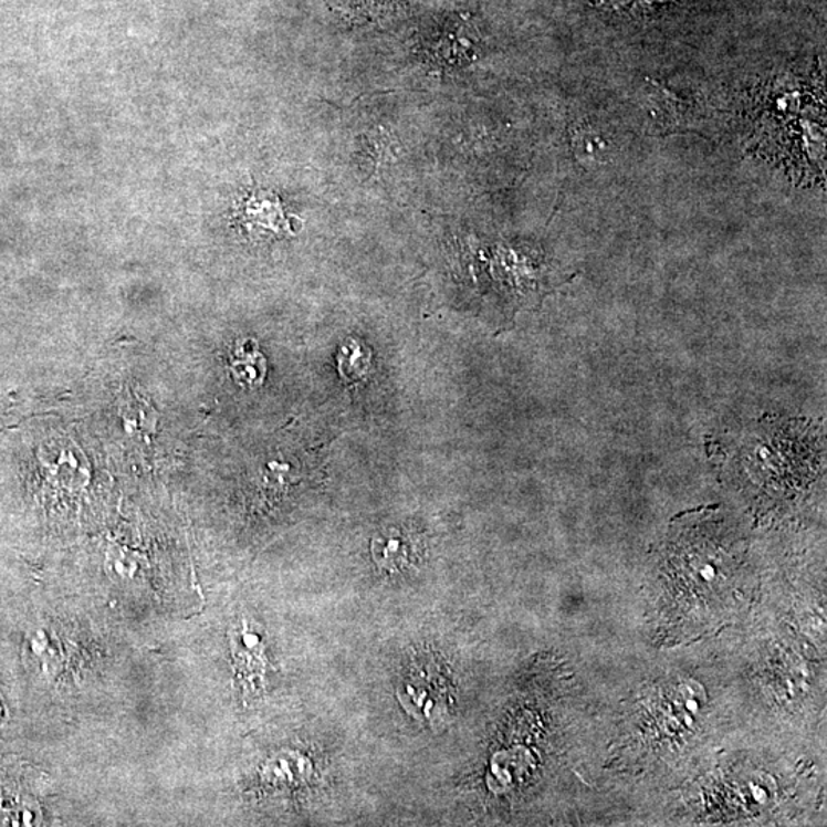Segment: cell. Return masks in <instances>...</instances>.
<instances>
[{
  "label": "cell",
  "mask_w": 827,
  "mask_h": 827,
  "mask_svg": "<svg viewBox=\"0 0 827 827\" xmlns=\"http://www.w3.org/2000/svg\"><path fill=\"white\" fill-rule=\"evenodd\" d=\"M668 566L676 595L698 599L711 611L710 603L725 598L734 583L735 558L714 528H685L671 541Z\"/></svg>",
  "instance_id": "cell-1"
},
{
  "label": "cell",
  "mask_w": 827,
  "mask_h": 827,
  "mask_svg": "<svg viewBox=\"0 0 827 827\" xmlns=\"http://www.w3.org/2000/svg\"><path fill=\"white\" fill-rule=\"evenodd\" d=\"M230 643H232L234 667H237L241 682L244 683L245 690L257 693L258 688L264 685L265 663H268L260 636L249 631V627L244 624L233 631Z\"/></svg>",
  "instance_id": "cell-2"
},
{
  "label": "cell",
  "mask_w": 827,
  "mask_h": 827,
  "mask_svg": "<svg viewBox=\"0 0 827 827\" xmlns=\"http://www.w3.org/2000/svg\"><path fill=\"white\" fill-rule=\"evenodd\" d=\"M373 555L380 567L401 570L416 558V543L404 531L388 528L374 540Z\"/></svg>",
  "instance_id": "cell-3"
},
{
  "label": "cell",
  "mask_w": 827,
  "mask_h": 827,
  "mask_svg": "<svg viewBox=\"0 0 827 827\" xmlns=\"http://www.w3.org/2000/svg\"><path fill=\"white\" fill-rule=\"evenodd\" d=\"M230 373L241 387H260L265 376V359L257 342L252 339L238 342L237 348L230 356Z\"/></svg>",
  "instance_id": "cell-4"
},
{
  "label": "cell",
  "mask_w": 827,
  "mask_h": 827,
  "mask_svg": "<svg viewBox=\"0 0 827 827\" xmlns=\"http://www.w3.org/2000/svg\"><path fill=\"white\" fill-rule=\"evenodd\" d=\"M339 369L345 380L364 379L369 369V354L357 342H348L341 352Z\"/></svg>",
  "instance_id": "cell-5"
}]
</instances>
